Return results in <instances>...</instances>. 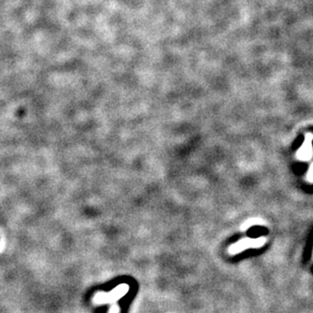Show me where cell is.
<instances>
[{
    "label": "cell",
    "mask_w": 313,
    "mask_h": 313,
    "mask_svg": "<svg viewBox=\"0 0 313 313\" xmlns=\"http://www.w3.org/2000/svg\"><path fill=\"white\" fill-rule=\"evenodd\" d=\"M265 239L264 237H260L256 240H251V239H245L242 240L240 242H238L237 244H235L232 248H230V252L232 253H236L239 251H242L245 248H249V247H259L264 243Z\"/></svg>",
    "instance_id": "1"
}]
</instances>
